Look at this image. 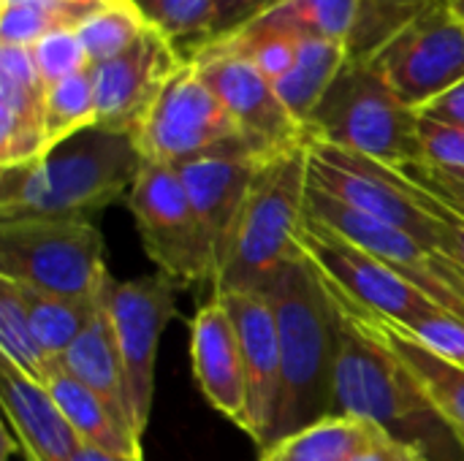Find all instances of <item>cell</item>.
<instances>
[{
	"instance_id": "35",
	"label": "cell",
	"mask_w": 464,
	"mask_h": 461,
	"mask_svg": "<svg viewBox=\"0 0 464 461\" xmlns=\"http://www.w3.org/2000/svg\"><path fill=\"white\" fill-rule=\"evenodd\" d=\"M30 54H33V62H35L38 79H41V84L46 90L92 65L84 46H82V41H79V35H76V30L52 33V35L35 41L30 46Z\"/></svg>"
},
{
	"instance_id": "43",
	"label": "cell",
	"mask_w": 464,
	"mask_h": 461,
	"mask_svg": "<svg viewBox=\"0 0 464 461\" xmlns=\"http://www.w3.org/2000/svg\"><path fill=\"white\" fill-rule=\"evenodd\" d=\"M73 461H144V459H125V456H114V454H106L101 448H92L87 443H82V448L76 451Z\"/></svg>"
},
{
	"instance_id": "1",
	"label": "cell",
	"mask_w": 464,
	"mask_h": 461,
	"mask_svg": "<svg viewBox=\"0 0 464 461\" xmlns=\"http://www.w3.org/2000/svg\"><path fill=\"white\" fill-rule=\"evenodd\" d=\"M141 160L130 133L92 125L30 163L0 168V223L87 220L128 198Z\"/></svg>"
},
{
	"instance_id": "4",
	"label": "cell",
	"mask_w": 464,
	"mask_h": 461,
	"mask_svg": "<svg viewBox=\"0 0 464 461\" xmlns=\"http://www.w3.org/2000/svg\"><path fill=\"white\" fill-rule=\"evenodd\" d=\"M419 111L402 103L372 60H345L343 71L310 114L304 133L392 168L424 163Z\"/></svg>"
},
{
	"instance_id": "14",
	"label": "cell",
	"mask_w": 464,
	"mask_h": 461,
	"mask_svg": "<svg viewBox=\"0 0 464 461\" xmlns=\"http://www.w3.org/2000/svg\"><path fill=\"white\" fill-rule=\"evenodd\" d=\"M302 250L307 261L348 299L392 318L405 329H411L416 321L438 307L397 272H392L383 261L310 215L302 231Z\"/></svg>"
},
{
	"instance_id": "38",
	"label": "cell",
	"mask_w": 464,
	"mask_h": 461,
	"mask_svg": "<svg viewBox=\"0 0 464 461\" xmlns=\"http://www.w3.org/2000/svg\"><path fill=\"white\" fill-rule=\"evenodd\" d=\"M411 177V174H408ZM413 198L435 217L438 223V250L457 266L464 274V215L459 209H454L451 204H446L443 198H438L435 193H430L427 187H421L413 177Z\"/></svg>"
},
{
	"instance_id": "16",
	"label": "cell",
	"mask_w": 464,
	"mask_h": 461,
	"mask_svg": "<svg viewBox=\"0 0 464 461\" xmlns=\"http://www.w3.org/2000/svg\"><path fill=\"white\" fill-rule=\"evenodd\" d=\"M185 62L188 60L163 33L147 27L144 35L122 54L92 65L98 103L95 125L103 130L133 136L171 76Z\"/></svg>"
},
{
	"instance_id": "36",
	"label": "cell",
	"mask_w": 464,
	"mask_h": 461,
	"mask_svg": "<svg viewBox=\"0 0 464 461\" xmlns=\"http://www.w3.org/2000/svg\"><path fill=\"white\" fill-rule=\"evenodd\" d=\"M419 136H421V155H424L421 166L454 179H464V128L421 117Z\"/></svg>"
},
{
	"instance_id": "25",
	"label": "cell",
	"mask_w": 464,
	"mask_h": 461,
	"mask_svg": "<svg viewBox=\"0 0 464 461\" xmlns=\"http://www.w3.org/2000/svg\"><path fill=\"white\" fill-rule=\"evenodd\" d=\"M348 60V46L340 41L326 38H302L296 49V60L291 71L275 82L283 103L296 117V122L304 128L337 73L343 71Z\"/></svg>"
},
{
	"instance_id": "26",
	"label": "cell",
	"mask_w": 464,
	"mask_h": 461,
	"mask_svg": "<svg viewBox=\"0 0 464 461\" xmlns=\"http://www.w3.org/2000/svg\"><path fill=\"white\" fill-rule=\"evenodd\" d=\"M19 291H22V299L27 307V318L33 326L35 342L44 351L46 361L60 359L76 342V337L95 318L101 299H103V288L95 296H57V293L33 291L24 285H19Z\"/></svg>"
},
{
	"instance_id": "33",
	"label": "cell",
	"mask_w": 464,
	"mask_h": 461,
	"mask_svg": "<svg viewBox=\"0 0 464 461\" xmlns=\"http://www.w3.org/2000/svg\"><path fill=\"white\" fill-rule=\"evenodd\" d=\"M299 41L302 38L291 35L288 30H283L266 19H256V22L245 24L242 30H237L234 35L220 38L218 43L247 57L269 82H280L296 60Z\"/></svg>"
},
{
	"instance_id": "46",
	"label": "cell",
	"mask_w": 464,
	"mask_h": 461,
	"mask_svg": "<svg viewBox=\"0 0 464 461\" xmlns=\"http://www.w3.org/2000/svg\"><path fill=\"white\" fill-rule=\"evenodd\" d=\"M101 3H125V0H101Z\"/></svg>"
},
{
	"instance_id": "12",
	"label": "cell",
	"mask_w": 464,
	"mask_h": 461,
	"mask_svg": "<svg viewBox=\"0 0 464 461\" xmlns=\"http://www.w3.org/2000/svg\"><path fill=\"white\" fill-rule=\"evenodd\" d=\"M307 215L383 261L438 307L464 318V274L443 253L424 247L405 231L367 217L315 187L307 190Z\"/></svg>"
},
{
	"instance_id": "40",
	"label": "cell",
	"mask_w": 464,
	"mask_h": 461,
	"mask_svg": "<svg viewBox=\"0 0 464 461\" xmlns=\"http://www.w3.org/2000/svg\"><path fill=\"white\" fill-rule=\"evenodd\" d=\"M408 174L421 185L427 187L430 193H435L438 198H443L446 204H451L454 209H459L464 215V179H454V177H446V174H438L427 166H416V168H408Z\"/></svg>"
},
{
	"instance_id": "2",
	"label": "cell",
	"mask_w": 464,
	"mask_h": 461,
	"mask_svg": "<svg viewBox=\"0 0 464 461\" xmlns=\"http://www.w3.org/2000/svg\"><path fill=\"white\" fill-rule=\"evenodd\" d=\"M266 296L275 307L283 359V391L272 448L332 413L340 321L326 283L307 255L288 264L266 288Z\"/></svg>"
},
{
	"instance_id": "32",
	"label": "cell",
	"mask_w": 464,
	"mask_h": 461,
	"mask_svg": "<svg viewBox=\"0 0 464 461\" xmlns=\"http://www.w3.org/2000/svg\"><path fill=\"white\" fill-rule=\"evenodd\" d=\"M147 19L141 16V11L136 8L133 0L125 3H109L101 11H95L79 30V41L90 57L92 65L106 62L117 54H122L128 46H133L144 30H147Z\"/></svg>"
},
{
	"instance_id": "41",
	"label": "cell",
	"mask_w": 464,
	"mask_h": 461,
	"mask_svg": "<svg viewBox=\"0 0 464 461\" xmlns=\"http://www.w3.org/2000/svg\"><path fill=\"white\" fill-rule=\"evenodd\" d=\"M419 114L427 120L443 122V125L464 128V79L457 87H451L449 92H443L440 98H435L430 106H424Z\"/></svg>"
},
{
	"instance_id": "13",
	"label": "cell",
	"mask_w": 464,
	"mask_h": 461,
	"mask_svg": "<svg viewBox=\"0 0 464 461\" xmlns=\"http://www.w3.org/2000/svg\"><path fill=\"white\" fill-rule=\"evenodd\" d=\"M188 62L198 65L201 76L237 122L242 139L261 160L307 144L304 128L283 103L275 82H269L247 57L215 41Z\"/></svg>"
},
{
	"instance_id": "5",
	"label": "cell",
	"mask_w": 464,
	"mask_h": 461,
	"mask_svg": "<svg viewBox=\"0 0 464 461\" xmlns=\"http://www.w3.org/2000/svg\"><path fill=\"white\" fill-rule=\"evenodd\" d=\"M321 274V272H318ZM334 302V299H332ZM337 307V304H334ZM337 353L332 370V413L372 421L383 427L394 440L424 448L421 432L430 427H443V421L430 410L413 383L402 370L370 342L340 310H337Z\"/></svg>"
},
{
	"instance_id": "39",
	"label": "cell",
	"mask_w": 464,
	"mask_h": 461,
	"mask_svg": "<svg viewBox=\"0 0 464 461\" xmlns=\"http://www.w3.org/2000/svg\"><path fill=\"white\" fill-rule=\"evenodd\" d=\"M285 0H218V22H215V41L234 35L245 24L256 22L258 16L269 14L272 8L283 5Z\"/></svg>"
},
{
	"instance_id": "10",
	"label": "cell",
	"mask_w": 464,
	"mask_h": 461,
	"mask_svg": "<svg viewBox=\"0 0 464 461\" xmlns=\"http://www.w3.org/2000/svg\"><path fill=\"white\" fill-rule=\"evenodd\" d=\"M106 307L114 323L122 367H125V391L133 416V429L139 440L147 432L155 394V361L158 345L177 318V283L163 274H147L136 280H106Z\"/></svg>"
},
{
	"instance_id": "28",
	"label": "cell",
	"mask_w": 464,
	"mask_h": 461,
	"mask_svg": "<svg viewBox=\"0 0 464 461\" xmlns=\"http://www.w3.org/2000/svg\"><path fill=\"white\" fill-rule=\"evenodd\" d=\"M150 27L163 33L185 60L215 38L218 0H133Z\"/></svg>"
},
{
	"instance_id": "20",
	"label": "cell",
	"mask_w": 464,
	"mask_h": 461,
	"mask_svg": "<svg viewBox=\"0 0 464 461\" xmlns=\"http://www.w3.org/2000/svg\"><path fill=\"white\" fill-rule=\"evenodd\" d=\"M0 402L27 461H73L82 437L73 432L46 386L8 359H3L0 367Z\"/></svg>"
},
{
	"instance_id": "22",
	"label": "cell",
	"mask_w": 464,
	"mask_h": 461,
	"mask_svg": "<svg viewBox=\"0 0 464 461\" xmlns=\"http://www.w3.org/2000/svg\"><path fill=\"white\" fill-rule=\"evenodd\" d=\"M41 383L82 437V443L114 456L141 459V440L114 416V410L82 380H76L60 359H49Z\"/></svg>"
},
{
	"instance_id": "34",
	"label": "cell",
	"mask_w": 464,
	"mask_h": 461,
	"mask_svg": "<svg viewBox=\"0 0 464 461\" xmlns=\"http://www.w3.org/2000/svg\"><path fill=\"white\" fill-rule=\"evenodd\" d=\"M0 356L35 380H41L46 370V356L35 342L22 291L16 283L3 277H0Z\"/></svg>"
},
{
	"instance_id": "15",
	"label": "cell",
	"mask_w": 464,
	"mask_h": 461,
	"mask_svg": "<svg viewBox=\"0 0 464 461\" xmlns=\"http://www.w3.org/2000/svg\"><path fill=\"white\" fill-rule=\"evenodd\" d=\"M324 277V274H321ZM326 291L334 299L337 310L370 340L375 342L413 383L430 410L443 421V427L454 435L457 446L464 451V367L443 359L430 351L421 340H416L408 329L394 323L392 318L356 304L326 277Z\"/></svg>"
},
{
	"instance_id": "31",
	"label": "cell",
	"mask_w": 464,
	"mask_h": 461,
	"mask_svg": "<svg viewBox=\"0 0 464 461\" xmlns=\"http://www.w3.org/2000/svg\"><path fill=\"white\" fill-rule=\"evenodd\" d=\"M438 0H359L353 33L348 38L351 60H370L405 24L424 14Z\"/></svg>"
},
{
	"instance_id": "21",
	"label": "cell",
	"mask_w": 464,
	"mask_h": 461,
	"mask_svg": "<svg viewBox=\"0 0 464 461\" xmlns=\"http://www.w3.org/2000/svg\"><path fill=\"white\" fill-rule=\"evenodd\" d=\"M44 98L30 46L0 43V168L22 166L46 152Z\"/></svg>"
},
{
	"instance_id": "42",
	"label": "cell",
	"mask_w": 464,
	"mask_h": 461,
	"mask_svg": "<svg viewBox=\"0 0 464 461\" xmlns=\"http://www.w3.org/2000/svg\"><path fill=\"white\" fill-rule=\"evenodd\" d=\"M356 461H397V440L386 432L375 446H370L364 454H359Z\"/></svg>"
},
{
	"instance_id": "19",
	"label": "cell",
	"mask_w": 464,
	"mask_h": 461,
	"mask_svg": "<svg viewBox=\"0 0 464 461\" xmlns=\"http://www.w3.org/2000/svg\"><path fill=\"white\" fill-rule=\"evenodd\" d=\"M190 364L204 399L245 432L250 410L247 372L234 321L218 296L190 321Z\"/></svg>"
},
{
	"instance_id": "24",
	"label": "cell",
	"mask_w": 464,
	"mask_h": 461,
	"mask_svg": "<svg viewBox=\"0 0 464 461\" xmlns=\"http://www.w3.org/2000/svg\"><path fill=\"white\" fill-rule=\"evenodd\" d=\"M386 435L383 427L351 416H326L280 440L261 461H356Z\"/></svg>"
},
{
	"instance_id": "7",
	"label": "cell",
	"mask_w": 464,
	"mask_h": 461,
	"mask_svg": "<svg viewBox=\"0 0 464 461\" xmlns=\"http://www.w3.org/2000/svg\"><path fill=\"white\" fill-rule=\"evenodd\" d=\"M133 139L144 160L174 168L209 155H256L196 62H185L171 76Z\"/></svg>"
},
{
	"instance_id": "45",
	"label": "cell",
	"mask_w": 464,
	"mask_h": 461,
	"mask_svg": "<svg viewBox=\"0 0 464 461\" xmlns=\"http://www.w3.org/2000/svg\"><path fill=\"white\" fill-rule=\"evenodd\" d=\"M446 3H449L451 14H454V16H457V19L464 24V0H446Z\"/></svg>"
},
{
	"instance_id": "29",
	"label": "cell",
	"mask_w": 464,
	"mask_h": 461,
	"mask_svg": "<svg viewBox=\"0 0 464 461\" xmlns=\"http://www.w3.org/2000/svg\"><path fill=\"white\" fill-rule=\"evenodd\" d=\"M95 122H98V103H95L92 65L46 90V98H44V144H46V152L54 149L57 144L68 141L71 136L92 128Z\"/></svg>"
},
{
	"instance_id": "30",
	"label": "cell",
	"mask_w": 464,
	"mask_h": 461,
	"mask_svg": "<svg viewBox=\"0 0 464 461\" xmlns=\"http://www.w3.org/2000/svg\"><path fill=\"white\" fill-rule=\"evenodd\" d=\"M359 14V0H285L258 16L296 38H326L348 46Z\"/></svg>"
},
{
	"instance_id": "9",
	"label": "cell",
	"mask_w": 464,
	"mask_h": 461,
	"mask_svg": "<svg viewBox=\"0 0 464 461\" xmlns=\"http://www.w3.org/2000/svg\"><path fill=\"white\" fill-rule=\"evenodd\" d=\"M310 149V187L337 198L340 204L375 217L386 226H394L421 242L424 247L438 250V223L435 217L413 198V185L408 171L375 163L364 155L313 141Z\"/></svg>"
},
{
	"instance_id": "18",
	"label": "cell",
	"mask_w": 464,
	"mask_h": 461,
	"mask_svg": "<svg viewBox=\"0 0 464 461\" xmlns=\"http://www.w3.org/2000/svg\"><path fill=\"white\" fill-rule=\"evenodd\" d=\"M261 163L264 160L250 152H226L177 166L207 234V245L215 261V280L234 245L239 217Z\"/></svg>"
},
{
	"instance_id": "44",
	"label": "cell",
	"mask_w": 464,
	"mask_h": 461,
	"mask_svg": "<svg viewBox=\"0 0 464 461\" xmlns=\"http://www.w3.org/2000/svg\"><path fill=\"white\" fill-rule=\"evenodd\" d=\"M397 461H432L430 454L419 446H411V443H400L397 440Z\"/></svg>"
},
{
	"instance_id": "6",
	"label": "cell",
	"mask_w": 464,
	"mask_h": 461,
	"mask_svg": "<svg viewBox=\"0 0 464 461\" xmlns=\"http://www.w3.org/2000/svg\"><path fill=\"white\" fill-rule=\"evenodd\" d=\"M0 277L44 293L95 296L109 277L103 236L90 220H3Z\"/></svg>"
},
{
	"instance_id": "37",
	"label": "cell",
	"mask_w": 464,
	"mask_h": 461,
	"mask_svg": "<svg viewBox=\"0 0 464 461\" xmlns=\"http://www.w3.org/2000/svg\"><path fill=\"white\" fill-rule=\"evenodd\" d=\"M408 331L416 340H421L430 351L464 367V318L443 310V307H435L421 321H416Z\"/></svg>"
},
{
	"instance_id": "23",
	"label": "cell",
	"mask_w": 464,
	"mask_h": 461,
	"mask_svg": "<svg viewBox=\"0 0 464 461\" xmlns=\"http://www.w3.org/2000/svg\"><path fill=\"white\" fill-rule=\"evenodd\" d=\"M60 361L76 380L92 389L114 410V416L136 435L130 405H128V391H125V367H122L114 323L106 307V285H103V299H101L95 318L76 337V342L60 356Z\"/></svg>"
},
{
	"instance_id": "17",
	"label": "cell",
	"mask_w": 464,
	"mask_h": 461,
	"mask_svg": "<svg viewBox=\"0 0 464 461\" xmlns=\"http://www.w3.org/2000/svg\"><path fill=\"white\" fill-rule=\"evenodd\" d=\"M228 310L242 359L247 372V435L253 443L266 451L280 410L283 391V359H280V334L275 307L266 293L242 291V293H215Z\"/></svg>"
},
{
	"instance_id": "3",
	"label": "cell",
	"mask_w": 464,
	"mask_h": 461,
	"mask_svg": "<svg viewBox=\"0 0 464 461\" xmlns=\"http://www.w3.org/2000/svg\"><path fill=\"white\" fill-rule=\"evenodd\" d=\"M310 149L296 147L261 163L247 193L234 245L218 272L215 293H266L275 277L304 258Z\"/></svg>"
},
{
	"instance_id": "8",
	"label": "cell",
	"mask_w": 464,
	"mask_h": 461,
	"mask_svg": "<svg viewBox=\"0 0 464 461\" xmlns=\"http://www.w3.org/2000/svg\"><path fill=\"white\" fill-rule=\"evenodd\" d=\"M128 209L147 258L177 285L215 283V261L207 234L185 190L179 168L141 160L128 193Z\"/></svg>"
},
{
	"instance_id": "27",
	"label": "cell",
	"mask_w": 464,
	"mask_h": 461,
	"mask_svg": "<svg viewBox=\"0 0 464 461\" xmlns=\"http://www.w3.org/2000/svg\"><path fill=\"white\" fill-rule=\"evenodd\" d=\"M109 3L101 0H0V43L33 46L35 41L79 30L95 11Z\"/></svg>"
},
{
	"instance_id": "11",
	"label": "cell",
	"mask_w": 464,
	"mask_h": 461,
	"mask_svg": "<svg viewBox=\"0 0 464 461\" xmlns=\"http://www.w3.org/2000/svg\"><path fill=\"white\" fill-rule=\"evenodd\" d=\"M370 60L402 103L421 111L464 79V24L438 0Z\"/></svg>"
}]
</instances>
